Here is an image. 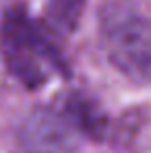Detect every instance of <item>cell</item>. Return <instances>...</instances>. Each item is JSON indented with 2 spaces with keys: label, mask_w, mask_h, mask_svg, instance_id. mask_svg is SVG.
Segmentation results:
<instances>
[{
  "label": "cell",
  "mask_w": 151,
  "mask_h": 153,
  "mask_svg": "<svg viewBox=\"0 0 151 153\" xmlns=\"http://www.w3.org/2000/svg\"><path fill=\"white\" fill-rule=\"evenodd\" d=\"M101 44L110 64L128 81L151 83V19L120 10L103 21Z\"/></svg>",
  "instance_id": "obj_2"
},
{
  "label": "cell",
  "mask_w": 151,
  "mask_h": 153,
  "mask_svg": "<svg viewBox=\"0 0 151 153\" xmlns=\"http://www.w3.org/2000/svg\"><path fill=\"white\" fill-rule=\"evenodd\" d=\"M6 66L27 87H39L58 71V54L25 13L8 10L0 29Z\"/></svg>",
  "instance_id": "obj_1"
},
{
  "label": "cell",
  "mask_w": 151,
  "mask_h": 153,
  "mask_svg": "<svg viewBox=\"0 0 151 153\" xmlns=\"http://www.w3.org/2000/svg\"><path fill=\"white\" fill-rule=\"evenodd\" d=\"M19 141L25 153H71L77 145V126L64 112L37 108L23 120Z\"/></svg>",
  "instance_id": "obj_3"
}]
</instances>
